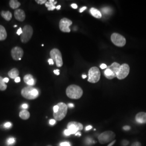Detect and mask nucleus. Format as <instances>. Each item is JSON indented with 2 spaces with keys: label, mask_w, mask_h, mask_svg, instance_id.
Returning <instances> with one entry per match:
<instances>
[{
  "label": "nucleus",
  "mask_w": 146,
  "mask_h": 146,
  "mask_svg": "<svg viewBox=\"0 0 146 146\" xmlns=\"http://www.w3.org/2000/svg\"><path fill=\"white\" fill-rule=\"evenodd\" d=\"M21 95L27 99L34 100L39 96V92L37 89L31 86H27L22 89Z\"/></svg>",
  "instance_id": "nucleus-2"
},
{
  "label": "nucleus",
  "mask_w": 146,
  "mask_h": 146,
  "mask_svg": "<svg viewBox=\"0 0 146 146\" xmlns=\"http://www.w3.org/2000/svg\"><path fill=\"white\" fill-rule=\"evenodd\" d=\"M54 73L55 74L58 75L60 74V70L58 69H56V70H54Z\"/></svg>",
  "instance_id": "nucleus-42"
},
{
  "label": "nucleus",
  "mask_w": 146,
  "mask_h": 146,
  "mask_svg": "<svg viewBox=\"0 0 146 146\" xmlns=\"http://www.w3.org/2000/svg\"><path fill=\"white\" fill-rule=\"evenodd\" d=\"M131 146H141V145L139 142H134Z\"/></svg>",
  "instance_id": "nucleus-33"
},
{
  "label": "nucleus",
  "mask_w": 146,
  "mask_h": 146,
  "mask_svg": "<svg viewBox=\"0 0 146 146\" xmlns=\"http://www.w3.org/2000/svg\"><path fill=\"white\" fill-rule=\"evenodd\" d=\"M14 16L17 21L23 22L26 19V14L22 9H16L14 11Z\"/></svg>",
  "instance_id": "nucleus-13"
},
{
  "label": "nucleus",
  "mask_w": 146,
  "mask_h": 146,
  "mask_svg": "<svg viewBox=\"0 0 146 146\" xmlns=\"http://www.w3.org/2000/svg\"><path fill=\"white\" fill-rule=\"evenodd\" d=\"M16 33H17V34L18 35H21V34H22V29L21 28H20L17 30Z\"/></svg>",
  "instance_id": "nucleus-34"
},
{
  "label": "nucleus",
  "mask_w": 146,
  "mask_h": 146,
  "mask_svg": "<svg viewBox=\"0 0 146 146\" xmlns=\"http://www.w3.org/2000/svg\"><path fill=\"white\" fill-rule=\"evenodd\" d=\"M101 73L100 72L99 69L96 67H92L89 69L88 72V81L95 84L98 82L100 79Z\"/></svg>",
  "instance_id": "nucleus-4"
},
{
  "label": "nucleus",
  "mask_w": 146,
  "mask_h": 146,
  "mask_svg": "<svg viewBox=\"0 0 146 146\" xmlns=\"http://www.w3.org/2000/svg\"><path fill=\"white\" fill-rule=\"evenodd\" d=\"M33 34V29L30 25H26L22 29V34H21V42L26 43L28 42Z\"/></svg>",
  "instance_id": "nucleus-6"
},
{
  "label": "nucleus",
  "mask_w": 146,
  "mask_h": 146,
  "mask_svg": "<svg viewBox=\"0 0 146 146\" xmlns=\"http://www.w3.org/2000/svg\"><path fill=\"white\" fill-rule=\"evenodd\" d=\"M64 135L66 136H69L71 135L70 132L67 129L64 131Z\"/></svg>",
  "instance_id": "nucleus-31"
},
{
  "label": "nucleus",
  "mask_w": 146,
  "mask_h": 146,
  "mask_svg": "<svg viewBox=\"0 0 146 146\" xmlns=\"http://www.w3.org/2000/svg\"><path fill=\"white\" fill-rule=\"evenodd\" d=\"M83 128L82 124L75 121L70 122L67 125V129L70 132L71 134H75L78 131L82 130Z\"/></svg>",
  "instance_id": "nucleus-9"
},
{
  "label": "nucleus",
  "mask_w": 146,
  "mask_h": 146,
  "mask_svg": "<svg viewBox=\"0 0 146 146\" xmlns=\"http://www.w3.org/2000/svg\"><path fill=\"white\" fill-rule=\"evenodd\" d=\"M4 127H5V128H9L12 127V124L11 122H6L4 125Z\"/></svg>",
  "instance_id": "nucleus-29"
},
{
  "label": "nucleus",
  "mask_w": 146,
  "mask_h": 146,
  "mask_svg": "<svg viewBox=\"0 0 146 146\" xmlns=\"http://www.w3.org/2000/svg\"><path fill=\"white\" fill-rule=\"evenodd\" d=\"M7 88V85L4 82L3 78H2L1 76H0V90L4 91L6 90Z\"/></svg>",
  "instance_id": "nucleus-25"
},
{
  "label": "nucleus",
  "mask_w": 146,
  "mask_h": 146,
  "mask_svg": "<svg viewBox=\"0 0 146 146\" xmlns=\"http://www.w3.org/2000/svg\"><path fill=\"white\" fill-rule=\"evenodd\" d=\"M35 2L38 4L43 5L44 3H46L47 2V1L46 0H35Z\"/></svg>",
  "instance_id": "nucleus-28"
},
{
  "label": "nucleus",
  "mask_w": 146,
  "mask_h": 146,
  "mask_svg": "<svg viewBox=\"0 0 146 146\" xmlns=\"http://www.w3.org/2000/svg\"><path fill=\"white\" fill-rule=\"evenodd\" d=\"M3 80H4V82L5 83H8L9 82V79L7 78H3Z\"/></svg>",
  "instance_id": "nucleus-47"
},
{
  "label": "nucleus",
  "mask_w": 146,
  "mask_h": 146,
  "mask_svg": "<svg viewBox=\"0 0 146 146\" xmlns=\"http://www.w3.org/2000/svg\"><path fill=\"white\" fill-rule=\"evenodd\" d=\"M123 129L125 130V131H129L131 129V127L128 125H125L123 127Z\"/></svg>",
  "instance_id": "nucleus-36"
},
{
  "label": "nucleus",
  "mask_w": 146,
  "mask_h": 146,
  "mask_svg": "<svg viewBox=\"0 0 146 146\" xmlns=\"http://www.w3.org/2000/svg\"><path fill=\"white\" fill-rule=\"evenodd\" d=\"M19 71L17 68H13L8 72V76H9L10 78L12 79L15 80L16 78L19 77Z\"/></svg>",
  "instance_id": "nucleus-18"
},
{
  "label": "nucleus",
  "mask_w": 146,
  "mask_h": 146,
  "mask_svg": "<svg viewBox=\"0 0 146 146\" xmlns=\"http://www.w3.org/2000/svg\"><path fill=\"white\" fill-rule=\"evenodd\" d=\"M1 15L7 21H11L12 18V14L9 11H2L1 12Z\"/></svg>",
  "instance_id": "nucleus-19"
},
{
  "label": "nucleus",
  "mask_w": 146,
  "mask_h": 146,
  "mask_svg": "<svg viewBox=\"0 0 146 146\" xmlns=\"http://www.w3.org/2000/svg\"><path fill=\"white\" fill-rule=\"evenodd\" d=\"M68 107H69V108H73L74 107V104H68Z\"/></svg>",
  "instance_id": "nucleus-48"
},
{
  "label": "nucleus",
  "mask_w": 146,
  "mask_h": 146,
  "mask_svg": "<svg viewBox=\"0 0 146 146\" xmlns=\"http://www.w3.org/2000/svg\"><path fill=\"white\" fill-rule=\"evenodd\" d=\"M17 25H15V26H14V27H17Z\"/></svg>",
  "instance_id": "nucleus-52"
},
{
  "label": "nucleus",
  "mask_w": 146,
  "mask_h": 146,
  "mask_svg": "<svg viewBox=\"0 0 146 146\" xmlns=\"http://www.w3.org/2000/svg\"><path fill=\"white\" fill-rule=\"evenodd\" d=\"M92 128V125H88V126L86 127V131H89V130L91 129Z\"/></svg>",
  "instance_id": "nucleus-45"
},
{
  "label": "nucleus",
  "mask_w": 146,
  "mask_h": 146,
  "mask_svg": "<svg viewBox=\"0 0 146 146\" xmlns=\"http://www.w3.org/2000/svg\"><path fill=\"white\" fill-rule=\"evenodd\" d=\"M23 50L21 47H14L11 50V57L14 60H21V58L23 56Z\"/></svg>",
  "instance_id": "nucleus-12"
},
{
  "label": "nucleus",
  "mask_w": 146,
  "mask_h": 146,
  "mask_svg": "<svg viewBox=\"0 0 146 146\" xmlns=\"http://www.w3.org/2000/svg\"><path fill=\"white\" fill-rule=\"evenodd\" d=\"M136 121L139 123H146V113L140 112L137 114L135 116Z\"/></svg>",
  "instance_id": "nucleus-14"
},
{
  "label": "nucleus",
  "mask_w": 146,
  "mask_h": 146,
  "mask_svg": "<svg viewBox=\"0 0 146 146\" xmlns=\"http://www.w3.org/2000/svg\"><path fill=\"white\" fill-rule=\"evenodd\" d=\"M50 56L51 58L56 63L58 67H61L63 66L62 57L60 51L56 48H54L50 52Z\"/></svg>",
  "instance_id": "nucleus-7"
},
{
  "label": "nucleus",
  "mask_w": 146,
  "mask_h": 146,
  "mask_svg": "<svg viewBox=\"0 0 146 146\" xmlns=\"http://www.w3.org/2000/svg\"><path fill=\"white\" fill-rule=\"evenodd\" d=\"M61 7V6L60 5H58V6H57V7H56V9L57 10H59V9H60Z\"/></svg>",
  "instance_id": "nucleus-49"
},
{
  "label": "nucleus",
  "mask_w": 146,
  "mask_h": 146,
  "mask_svg": "<svg viewBox=\"0 0 146 146\" xmlns=\"http://www.w3.org/2000/svg\"><path fill=\"white\" fill-rule=\"evenodd\" d=\"M86 9H87V7H82V8L80 9V13H82V12H83L84 10H86Z\"/></svg>",
  "instance_id": "nucleus-43"
},
{
  "label": "nucleus",
  "mask_w": 146,
  "mask_h": 146,
  "mask_svg": "<svg viewBox=\"0 0 146 146\" xmlns=\"http://www.w3.org/2000/svg\"><path fill=\"white\" fill-rule=\"evenodd\" d=\"M57 105L58 106V110L56 113H53V116L55 120L61 121L67 115L68 106L63 102H60Z\"/></svg>",
  "instance_id": "nucleus-3"
},
{
  "label": "nucleus",
  "mask_w": 146,
  "mask_h": 146,
  "mask_svg": "<svg viewBox=\"0 0 146 146\" xmlns=\"http://www.w3.org/2000/svg\"><path fill=\"white\" fill-rule=\"evenodd\" d=\"M115 142H116V140H114V141H112L108 145V146H113L114 145V143H115Z\"/></svg>",
  "instance_id": "nucleus-46"
},
{
  "label": "nucleus",
  "mask_w": 146,
  "mask_h": 146,
  "mask_svg": "<svg viewBox=\"0 0 146 146\" xmlns=\"http://www.w3.org/2000/svg\"><path fill=\"white\" fill-rule=\"evenodd\" d=\"M71 7L74 8V9H77L78 8V5L76 4H75V3H73V4H72L71 5Z\"/></svg>",
  "instance_id": "nucleus-41"
},
{
  "label": "nucleus",
  "mask_w": 146,
  "mask_h": 146,
  "mask_svg": "<svg viewBox=\"0 0 146 146\" xmlns=\"http://www.w3.org/2000/svg\"><path fill=\"white\" fill-rule=\"evenodd\" d=\"M60 146H70V144L68 142H63L60 143Z\"/></svg>",
  "instance_id": "nucleus-30"
},
{
  "label": "nucleus",
  "mask_w": 146,
  "mask_h": 146,
  "mask_svg": "<svg viewBox=\"0 0 146 146\" xmlns=\"http://www.w3.org/2000/svg\"><path fill=\"white\" fill-rule=\"evenodd\" d=\"M24 82L28 85V86H32L35 84V81L34 80V77L31 74H27L23 78Z\"/></svg>",
  "instance_id": "nucleus-15"
},
{
  "label": "nucleus",
  "mask_w": 146,
  "mask_h": 146,
  "mask_svg": "<svg viewBox=\"0 0 146 146\" xmlns=\"http://www.w3.org/2000/svg\"><path fill=\"white\" fill-rule=\"evenodd\" d=\"M7 143L9 145H12L15 142V139L14 137H10L7 140Z\"/></svg>",
  "instance_id": "nucleus-26"
},
{
  "label": "nucleus",
  "mask_w": 146,
  "mask_h": 146,
  "mask_svg": "<svg viewBox=\"0 0 146 146\" xmlns=\"http://www.w3.org/2000/svg\"><path fill=\"white\" fill-rule=\"evenodd\" d=\"M104 76H106V78L108 79H113V78H115V77H116V76L115 74L113 73V72L108 68H106V69L105 70L104 72Z\"/></svg>",
  "instance_id": "nucleus-23"
},
{
  "label": "nucleus",
  "mask_w": 146,
  "mask_h": 146,
  "mask_svg": "<svg viewBox=\"0 0 146 146\" xmlns=\"http://www.w3.org/2000/svg\"><path fill=\"white\" fill-rule=\"evenodd\" d=\"M102 11L104 14H108L110 11V8L104 7V8L102 9Z\"/></svg>",
  "instance_id": "nucleus-27"
},
{
  "label": "nucleus",
  "mask_w": 146,
  "mask_h": 146,
  "mask_svg": "<svg viewBox=\"0 0 146 146\" xmlns=\"http://www.w3.org/2000/svg\"><path fill=\"white\" fill-rule=\"evenodd\" d=\"M55 123H56V120L55 119H50L49 121V124L50 125H54L55 124Z\"/></svg>",
  "instance_id": "nucleus-32"
},
{
  "label": "nucleus",
  "mask_w": 146,
  "mask_h": 146,
  "mask_svg": "<svg viewBox=\"0 0 146 146\" xmlns=\"http://www.w3.org/2000/svg\"><path fill=\"white\" fill-rule=\"evenodd\" d=\"M66 94L68 98L72 99H78L83 95V90L78 86L72 84L66 89Z\"/></svg>",
  "instance_id": "nucleus-1"
},
{
  "label": "nucleus",
  "mask_w": 146,
  "mask_h": 146,
  "mask_svg": "<svg viewBox=\"0 0 146 146\" xmlns=\"http://www.w3.org/2000/svg\"><path fill=\"white\" fill-rule=\"evenodd\" d=\"M7 33L5 28L2 25H0V41H4L7 38Z\"/></svg>",
  "instance_id": "nucleus-21"
},
{
  "label": "nucleus",
  "mask_w": 146,
  "mask_h": 146,
  "mask_svg": "<svg viewBox=\"0 0 146 146\" xmlns=\"http://www.w3.org/2000/svg\"><path fill=\"white\" fill-rule=\"evenodd\" d=\"M100 68H101L102 69H106V68H107V65H106V64H104V63H102V64H101V66H100Z\"/></svg>",
  "instance_id": "nucleus-37"
},
{
  "label": "nucleus",
  "mask_w": 146,
  "mask_h": 146,
  "mask_svg": "<svg viewBox=\"0 0 146 146\" xmlns=\"http://www.w3.org/2000/svg\"><path fill=\"white\" fill-rule=\"evenodd\" d=\"M121 65L119 63L117 62L113 63L110 66L107 67L108 69H110L113 73L115 74V75L117 76V74L119 71Z\"/></svg>",
  "instance_id": "nucleus-16"
},
{
  "label": "nucleus",
  "mask_w": 146,
  "mask_h": 146,
  "mask_svg": "<svg viewBox=\"0 0 146 146\" xmlns=\"http://www.w3.org/2000/svg\"><path fill=\"white\" fill-rule=\"evenodd\" d=\"M73 22L67 18H63L59 23L60 29L64 33H69L70 29L69 27L72 25Z\"/></svg>",
  "instance_id": "nucleus-10"
},
{
  "label": "nucleus",
  "mask_w": 146,
  "mask_h": 146,
  "mask_svg": "<svg viewBox=\"0 0 146 146\" xmlns=\"http://www.w3.org/2000/svg\"><path fill=\"white\" fill-rule=\"evenodd\" d=\"M21 81V79H20V78L19 76V77H17V78H16L15 79V82L16 83H18V82H20Z\"/></svg>",
  "instance_id": "nucleus-40"
},
{
  "label": "nucleus",
  "mask_w": 146,
  "mask_h": 146,
  "mask_svg": "<svg viewBox=\"0 0 146 146\" xmlns=\"http://www.w3.org/2000/svg\"><path fill=\"white\" fill-rule=\"evenodd\" d=\"M115 134L111 131H106L101 133L98 137L99 141L101 144H105L114 141L115 138Z\"/></svg>",
  "instance_id": "nucleus-5"
},
{
  "label": "nucleus",
  "mask_w": 146,
  "mask_h": 146,
  "mask_svg": "<svg viewBox=\"0 0 146 146\" xmlns=\"http://www.w3.org/2000/svg\"><path fill=\"white\" fill-rule=\"evenodd\" d=\"M130 68L128 64L123 63L121 65L119 71L117 74V78L119 80H122L125 78L129 73Z\"/></svg>",
  "instance_id": "nucleus-11"
},
{
  "label": "nucleus",
  "mask_w": 146,
  "mask_h": 146,
  "mask_svg": "<svg viewBox=\"0 0 146 146\" xmlns=\"http://www.w3.org/2000/svg\"><path fill=\"white\" fill-rule=\"evenodd\" d=\"M19 116L23 120H28L30 117V113L26 110H22L19 113Z\"/></svg>",
  "instance_id": "nucleus-22"
},
{
  "label": "nucleus",
  "mask_w": 146,
  "mask_h": 146,
  "mask_svg": "<svg viewBox=\"0 0 146 146\" xmlns=\"http://www.w3.org/2000/svg\"><path fill=\"white\" fill-rule=\"evenodd\" d=\"M48 63L50 65H53L54 64V62L52 58H50V59L48 60Z\"/></svg>",
  "instance_id": "nucleus-39"
},
{
  "label": "nucleus",
  "mask_w": 146,
  "mask_h": 146,
  "mask_svg": "<svg viewBox=\"0 0 146 146\" xmlns=\"http://www.w3.org/2000/svg\"><path fill=\"white\" fill-rule=\"evenodd\" d=\"M75 135L76 136H80L81 135V133H80V132H79V131H78V133H76Z\"/></svg>",
  "instance_id": "nucleus-50"
},
{
  "label": "nucleus",
  "mask_w": 146,
  "mask_h": 146,
  "mask_svg": "<svg viewBox=\"0 0 146 146\" xmlns=\"http://www.w3.org/2000/svg\"><path fill=\"white\" fill-rule=\"evenodd\" d=\"M82 78H87V75H82Z\"/></svg>",
  "instance_id": "nucleus-51"
},
{
  "label": "nucleus",
  "mask_w": 146,
  "mask_h": 146,
  "mask_svg": "<svg viewBox=\"0 0 146 146\" xmlns=\"http://www.w3.org/2000/svg\"><path fill=\"white\" fill-rule=\"evenodd\" d=\"M111 40L113 43L117 47H123L126 43V40L125 37L116 33L111 35Z\"/></svg>",
  "instance_id": "nucleus-8"
},
{
  "label": "nucleus",
  "mask_w": 146,
  "mask_h": 146,
  "mask_svg": "<svg viewBox=\"0 0 146 146\" xmlns=\"http://www.w3.org/2000/svg\"><path fill=\"white\" fill-rule=\"evenodd\" d=\"M58 110V105H56L55 106H54L53 107V110H54V113H56Z\"/></svg>",
  "instance_id": "nucleus-35"
},
{
  "label": "nucleus",
  "mask_w": 146,
  "mask_h": 146,
  "mask_svg": "<svg viewBox=\"0 0 146 146\" xmlns=\"http://www.w3.org/2000/svg\"><path fill=\"white\" fill-rule=\"evenodd\" d=\"M90 13L95 18L100 19L102 17V14L101 11L95 8H92L90 9Z\"/></svg>",
  "instance_id": "nucleus-20"
},
{
  "label": "nucleus",
  "mask_w": 146,
  "mask_h": 146,
  "mask_svg": "<svg viewBox=\"0 0 146 146\" xmlns=\"http://www.w3.org/2000/svg\"><path fill=\"white\" fill-rule=\"evenodd\" d=\"M57 3V1H54V0H49L47 2L45 3L46 7L48 8V11H53L55 9H56V6L55 5Z\"/></svg>",
  "instance_id": "nucleus-17"
},
{
  "label": "nucleus",
  "mask_w": 146,
  "mask_h": 146,
  "mask_svg": "<svg viewBox=\"0 0 146 146\" xmlns=\"http://www.w3.org/2000/svg\"><path fill=\"white\" fill-rule=\"evenodd\" d=\"M22 108L25 109V110H26V109L28 108V105L27 104H24L22 105Z\"/></svg>",
  "instance_id": "nucleus-38"
},
{
  "label": "nucleus",
  "mask_w": 146,
  "mask_h": 146,
  "mask_svg": "<svg viewBox=\"0 0 146 146\" xmlns=\"http://www.w3.org/2000/svg\"><path fill=\"white\" fill-rule=\"evenodd\" d=\"M9 5L11 8L16 10L21 5V3L17 0H11L9 1Z\"/></svg>",
  "instance_id": "nucleus-24"
},
{
  "label": "nucleus",
  "mask_w": 146,
  "mask_h": 146,
  "mask_svg": "<svg viewBox=\"0 0 146 146\" xmlns=\"http://www.w3.org/2000/svg\"><path fill=\"white\" fill-rule=\"evenodd\" d=\"M128 143H129V142L128 141H125V140L123 141V142H122V144L123 146H127Z\"/></svg>",
  "instance_id": "nucleus-44"
}]
</instances>
